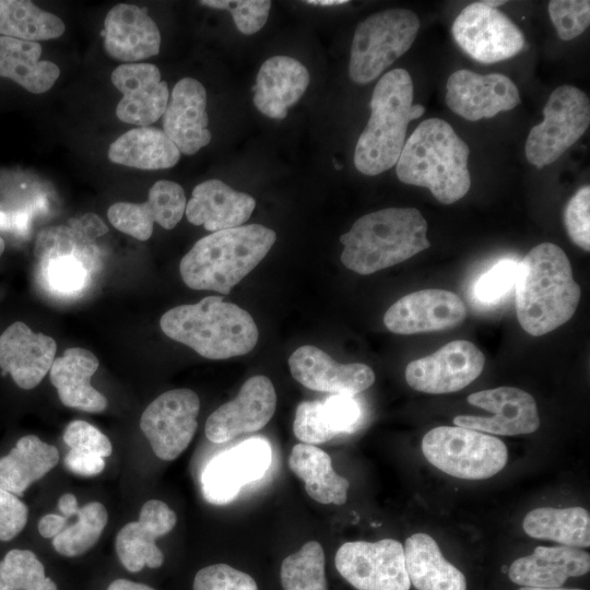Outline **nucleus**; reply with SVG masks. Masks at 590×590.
I'll return each instance as SVG.
<instances>
[{
    "label": "nucleus",
    "instance_id": "obj_1",
    "mask_svg": "<svg viewBox=\"0 0 590 590\" xmlns=\"http://www.w3.org/2000/svg\"><path fill=\"white\" fill-rule=\"evenodd\" d=\"M515 285L518 321L534 337L567 322L579 304L580 286L568 257L552 243L539 244L518 262Z\"/></svg>",
    "mask_w": 590,
    "mask_h": 590
},
{
    "label": "nucleus",
    "instance_id": "obj_2",
    "mask_svg": "<svg viewBox=\"0 0 590 590\" xmlns=\"http://www.w3.org/2000/svg\"><path fill=\"white\" fill-rule=\"evenodd\" d=\"M470 149L442 119L423 120L405 141L396 172L406 185L425 187L444 204L463 198L471 187Z\"/></svg>",
    "mask_w": 590,
    "mask_h": 590
},
{
    "label": "nucleus",
    "instance_id": "obj_3",
    "mask_svg": "<svg viewBox=\"0 0 590 590\" xmlns=\"http://www.w3.org/2000/svg\"><path fill=\"white\" fill-rule=\"evenodd\" d=\"M275 240V232L261 224L213 232L182 257L180 276L192 290L227 295L260 263Z\"/></svg>",
    "mask_w": 590,
    "mask_h": 590
},
{
    "label": "nucleus",
    "instance_id": "obj_4",
    "mask_svg": "<svg viewBox=\"0 0 590 590\" xmlns=\"http://www.w3.org/2000/svg\"><path fill=\"white\" fill-rule=\"evenodd\" d=\"M160 326L168 338L209 359L245 355L259 338L249 312L219 296L176 306L162 316Z\"/></svg>",
    "mask_w": 590,
    "mask_h": 590
},
{
    "label": "nucleus",
    "instance_id": "obj_5",
    "mask_svg": "<svg viewBox=\"0 0 590 590\" xmlns=\"http://www.w3.org/2000/svg\"><path fill=\"white\" fill-rule=\"evenodd\" d=\"M427 222L415 208H386L363 215L340 236L342 263L367 275L427 249Z\"/></svg>",
    "mask_w": 590,
    "mask_h": 590
},
{
    "label": "nucleus",
    "instance_id": "obj_6",
    "mask_svg": "<svg viewBox=\"0 0 590 590\" xmlns=\"http://www.w3.org/2000/svg\"><path fill=\"white\" fill-rule=\"evenodd\" d=\"M425 107L413 104V82L401 68L385 73L370 99V117L354 152L356 169L376 176L393 167L405 143L408 126Z\"/></svg>",
    "mask_w": 590,
    "mask_h": 590
},
{
    "label": "nucleus",
    "instance_id": "obj_7",
    "mask_svg": "<svg viewBox=\"0 0 590 590\" xmlns=\"http://www.w3.org/2000/svg\"><path fill=\"white\" fill-rule=\"evenodd\" d=\"M420 26L417 15L406 9L376 12L358 23L351 46V80L361 85L374 81L411 48Z\"/></svg>",
    "mask_w": 590,
    "mask_h": 590
},
{
    "label": "nucleus",
    "instance_id": "obj_8",
    "mask_svg": "<svg viewBox=\"0 0 590 590\" xmlns=\"http://www.w3.org/2000/svg\"><path fill=\"white\" fill-rule=\"evenodd\" d=\"M429 463L462 480H484L502 471L508 460L504 441L488 434L460 427L437 426L422 439Z\"/></svg>",
    "mask_w": 590,
    "mask_h": 590
},
{
    "label": "nucleus",
    "instance_id": "obj_9",
    "mask_svg": "<svg viewBox=\"0 0 590 590\" xmlns=\"http://www.w3.org/2000/svg\"><path fill=\"white\" fill-rule=\"evenodd\" d=\"M543 117L524 145L527 160L538 168L554 163L583 135L590 123L589 98L576 86L560 85L551 93Z\"/></svg>",
    "mask_w": 590,
    "mask_h": 590
},
{
    "label": "nucleus",
    "instance_id": "obj_10",
    "mask_svg": "<svg viewBox=\"0 0 590 590\" xmlns=\"http://www.w3.org/2000/svg\"><path fill=\"white\" fill-rule=\"evenodd\" d=\"M337 570L357 590H409L404 548L393 539L342 544L334 558Z\"/></svg>",
    "mask_w": 590,
    "mask_h": 590
},
{
    "label": "nucleus",
    "instance_id": "obj_11",
    "mask_svg": "<svg viewBox=\"0 0 590 590\" xmlns=\"http://www.w3.org/2000/svg\"><path fill=\"white\" fill-rule=\"evenodd\" d=\"M458 46L482 63H494L518 55L524 48V36L502 11L481 2L468 4L451 27Z\"/></svg>",
    "mask_w": 590,
    "mask_h": 590
},
{
    "label": "nucleus",
    "instance_id": "obj_12",
    "mask_svg": "<svg viewBox=\"0 0 590 590\" xmlns=\"http://www.w3.org/2000/svg\"><path fill=\"white\" fill-rule=\"evenodd\" d=\"M199 410L198 394L186 388L166 391L146 406L140 428L156 457L170 461L185 451L196 434Z\"/></svg>",
    "mask_w": 590,
    "mask_h": 590
},
{
    "label": "nucleus",
    "instance_id": "obj_13",
    "mask_svg": "<svg viewBox=\"0 0 590 590\" xmlns=\"http://www.w3.org/2000/svg\"><path fill=\"white\" fill-rule=\"evenodd\" d=\"M272 460L268 440L249 438L214 456L201 474V489L206 502L225 505L240 489L263 477Z\"/></svg>",
    "mask_w": 590,
    "mask_h": 590
},
{
    "label": "nucleus",
    "instance_id": "obj_14",
    "mask_svg": "<svg viewBox=\"0 0 590 590\" xmlns=\"http://www.w3.org/2000/svg\"><path fill=\"white\" fill-rule=\"evenodd\" d=\"M485 357L467 340H455L435 353L412 361L405 368V380L414 390L441 394L459 391L482 373Z\"/></svg>",
    "mask_w": 590,
    "mask_h": 590
},
{
    "label": "nucleus",
    "instance_id": "obj_15",
    "mask_svg": "<svg viewBox=\"0 0 590 590\" xmlns=\"http://www.w3.org/2000/svg\"><path fill=\"white\" fill-rule=\"evenodd\" d=\"M467 400L493 415H457L453 418L456 426L503 436L531 434L540 426L534 398L519 388L482 390L471 393Z\"/></svg>",
    "mask_w": 590,
    "mask_h": 590
},
{
    "label": "nucleus",
    "instance_id": "obj_16",
    "mask_svg": "<svg viewBox=\"0 0 590 590\" xmlns=\"http://www.w3.org/2000/svg\"><path fill=\"white\" fill-rule=\"evenodd\" d=\"M276 408V393L272 381L262 375L247 379L238 394L210 414L205 422L206 438L222 444L246 433L264 427Z\"/></svg>",
    "mask_w": 590,
    "mask_h": 590
},
{
    "label": "nucleus",
    "instance_id": "obj_17",
    "mask_svg": "<svg viewBox=\"0 0 590 590\" xmlns=\"http://www.w3.org/2000/svg\"><path fill=\"white\" fill-rule=\"evenodd\" d=\"M521 102L516 84L505 74L476 72L461 69L453 72L446 83V103L460 117L477 121L508 111Z\"/></svg>",
    "mask_w": 590,
    "mask_h": 590
},
{
    "label": "nucleus",
    "instance_id": "obj_18",
    "mask_svg": "<svg viewBox=\"0 0 590 590\" xmlns=\"http://www.w3.org/2000/svg\"><path fill=\"white\" fill-rule=\"evenodd\" d=\"M56 351L51 337L13 320L0 332V376L10 377L22 390L34 389L50 370Z\"/></svg>",
    "mask_w": 590,
    "mask_h": 590
},
{
    "label": "nucleus",
    "instance_id": "obj_19",
    "mask_svg": "<svg viewBox=\"0 0 590 590\" xmlns=\"http://www.w3.org/2000/svg\"><path fill=\"white\" fill-rule=\"evenodd\" d=\"M465 317V305L456 293L429 288L393 303L384 316V323L393 333L414 334L455 328Z\"/></svg>",
    "mask_w": 590,
    "mask_h": 590
},
{
    "label": "nucleus",
    "instance_id": "obj_20",
    "mask_svg": "<svg viewBox=\"0 0 590 590\" xmlns=\"http://www.w3.org/2000/svg\"><path fill=\"white\" fill-rule=\"evenodd\" d=\"M111 82L122 93L116 115L119 120L149 127L165 111L169 99L168 85L161 80L160 69L151 63H126L111 73Z\"/></svg>",
    "mask_w": 590,
    "mask_h": 590
},
{
    "label": "nucleus",
    "instance_id": "obj_21",
    "mask_svg": "<svg viewBox=\"0 0 590 590\" xmlns=\"http://www.w3.org/2000/svg\"><path fill=\"white\" fill-rule=\"evenodd\" d=\"M186 204L182 187L163 179L151 187L146 202L114 203L107 211V217L118 231L144 241L151 237L154 223L173 229L181 220Z\"/></svg>",
    "mask_w": 590,
    "mask_h": 590
},
{
    "label": "nucleus",
    "instance_id": "obj_22",
    "mask_svg": "<svg viewBox=\"0 0 590 590\" xmlns=\"http://www.w3.org/2000/svg\"><path fill=\"white\" fill-rule=\"evenodd\" d=\"M293 378L304 387L332 394L355 396L375 381L374 370L363 363L341 364L314 345H303L288 358Z\"/></svg>",
    "mask_w": 590,
    "mask_h": 590
},
{
    "label": "nucleus",
    "instance_id": "obj_23",
    "mask_svg": "<svg viewBox=\"0 0 590 590\" xmlns=\"http://www.w3.org/2000/svg\"><path fill=\"white\" fill-rule=\"evenodd\" d=\"M177 516L167 504L158 499L148 500L141 508L139 520L123 526L116 536L115 547L122 566L130 573L144 568H158L164 555L156 539L169 533Z\"/></svg>",
    "mask_w": 590,
    "mask_h": 590
},
{
    "label": "nucleus",
    "instance_id": "obj_24",
    "mask_svg": "<svg viewBox=\"0 0 590 590\" xmlns=\"http://www.w3.org/2000/svg\"><path fill=\"white\" fill-rule=\"evenodd\" d=\"M208 125L204 86L196 79L182 78L173 87L163 114V131L180 153L192 155L210 143Z\"/></svg>",
    "mask_w": 590,
    "mask_h": 590
},
{
    "label": "nucleus",
    "instance_id": "obj_25",
    "mask_svg": "<svg viewBox=\"0 0 590 590\" xmlns=\"http://www.w3.org/2000/svg\"><path fill=\"white\" fill-rule=\"evenodd\" d=\"M104 47L113 59L126 62L155 56L161 47V34L145 10L119 3L107 13L104 22Z\"/></svg>",
    "mask_w": 590,
    "mask_h": 590
},
{
    "label": "nucleus",
    "instance_id": "obj_26",
    "mask_svg": "<svg viewBox=\"0 0 590 590\" xmlns=\"http://www.w3.org/2000/svg\"><path fill=\"white\" fill-rule=\"evenodd\" d=\"M310 75L298 60L274 56L260 67L252 86L253 104L264 116L283 119L287 108L296 104L308 87Z\"/></svg>",
    "mask_w": 590,
    "mask_h": 590
},
{
    "label": "nucleus",
    "instance_id": "obj_27",
    "mask_svg": "<svg viewBox=\"0 0 590 590\" xmlns=\"http://www.w3.org/2000/svg\"><path fill=\"white\" fill-rule=\"evenodd\" d=\"M590 570V555L565 545L536 546L532 554L519 557L508 569L509 579L522 587L558 588L570 577Z\"/></svg>",
    "mask_w": 590,
    "mask_h": 590
},
{
    "label": "nucleus",
    "instance_id": "obj_28",
    "mask_svg": "<svg viewBox=\"0 0 590 590\" xmlns=\"http://www.w3.org/2000/svg\"><path fill=\"white\" fill-rule=\"evenodd\" d=\"M255 206L256 201L250 194L237 191L220 179H210L194 187L185 213L191 224L203 225L213 233L243 225Z\"/></svg>",
    "mask_w": 590,
    "mask_h": 590
},
{
    "label": "nucleus",
    "instance_id": "obj_29",
    "mask_svg": "<svg viewBox=\"0 0 590 590\" xmlns=\"http://www.w3.org/2000/svg\"><path fill=\"white\" fill-rule=\"evenodd\" d=\"M97 368V357L78 346L67 349L55 358L49 377L63 405L88 413L106 410L107 399L91 385Z\"/></svg>",
    "mask_w": 590,
    "mask_h": 590
},
{
    "label": "nucleus",
    "instance_id": "obj_30",
    "mask_svg": "<svg viewBox=\"0 0 590 590\" xmlns=\"http://www.w3.org/2000/svg\"><path fill=\"white\" fill-rule=\"evenodd\" d=\"M403 548L410 582L417 590H467L463 573L444 557L427 533L412 534Z\"/></svg>",
    "mask_w": 590,
    "mask_h": 590
},
{
    "label": "nucleus",
    "instance_id": "obj_31",
    "mask_svg": "<svg viewBox=\"0 0 590 590\" xmlns=\"http://www.w3.org/2000/svg\"><path fill=\"white\" fill-rule=\"evenodd\" d=\"M58 461L59 452L55 446L36 435H25L8 455L0 458V488L21 496Z\"/></svg>",
    "mask_w": 590,
    "mask_h": 590
},
{
    "label": "nucleus",
    "instance_id": "obj_32",
    "mask_svg": "<svg viewBox=\"0 0 590 590\" xmlns=\"http://www.w3.org/2000/svg\"><path fill=\"white\" fill-rule=\"evenodd\" d=\"M180 154L166 133L154 127L131 129L108 149V158L113 163L144 170L173 167Z\"/></svg>",
    "mask_w": 590,
    "mask_h": 590
},
{
    "label": "nucleus",
    "instance_id": "obj_33",
    "mask_svg": "<svg viewBox=\"0 0 590 590\" xmlns=\"http://www.w3.org/2000/svg\"><path fill=\"white\" fill-rule=\"evenodd\" d=\"M288 467L305 483V489L314 500L324 505H343L346 502L347 479L334 471L330 456L317 446L294 445Z\"/></svg>",
    "mask_w": 590,
    "mask_h": 590
},
{
    "label": "nucleus",
    "instance_id": "obj_34",
    "mask_svg": "<svg viewBox=\"0 0 590 590\" xmlns=\"http://www.w3.org/2000/svg\"><path fill=\"white\" fill-rule=\"evenodd\" d=\"M42 46L0 36V76L8 78L34 94L45 93L59 78V67L40 60Z\"/></svg>",
    "mask_w": 590,
    "mask_h": 590
},
{
    "label": "nucleus",
    "instance_id": "obj_35",
    "mask_svg": "<svg viewBox=\"0 0 590 590\" xmlns=\"http://www.w3.org/2000/svg\"><path fill=\"white\" fill-rule=\"evenodd\" d=\"M522 528L534 539L570 547L590 546V515L583 507L534 508L524 516Z\"/></svg>",
    "mask_w": 590,
    "mask_h": 590
},
{
    "label": "nucleus",
    "instance_id": "obj_36",
    "mask_svg": "<svg viewBox=\"0 0 590 590\" xmlns=\"http://www.w3.org/2000/svg\"><path fill=\"white\" fill-rule=\"evenodd\" d=\"M64 28L60 17L32 1L0 0V36L37 43L60 37Z\"/></svg>",
    "mask_w": 590,
    "mask_h": 590
},
{
    "label": "nucleus",
    "instance_id": "obj_37",
    "mask_svg": "<svg viewBox=\"0 0 590 590\" xmlns=\"http://www.w3.org/2000/svg\"><path fill=\"white\" fill-rule=\"evenodd\" d=\"M34 255L37 261L59 256H76L95 271L101 267L95 240L71 225L50 226L40 231L35 240Z\"/></svg>",
    "mask_w": 590,
    "mask_h": 590
},
{
    "label": "nucleus",
    "instance_id": "obj_38",
    "mask_svg": "<svg viewBox=\"0 0 590 590\" xmlns=\"http://www.w3.org/2000/svg\"><path fill=\"white\" fill-rule=\"evenodd\" d=\"M75 516L76 521L52 539L55 551L67 557L87 552L98 541L108 521V512L98 502L85 504Z\"/></svg>",
    "mask_w": 590,
    "mask_h": 590
},
{
    "label": "nucleus",
    "instance_id": "obj_39",
    "mask_svg": "<svg viewBox=\"0 0 590 590\" xmlns=\"http://www.w3.org/2000/svg\"><path fill=\"white\" fill-rule=\"evenodd\" d=\"M280 578L283 590H328L322 546L317 541H309L286 556Z\"/></svg>",
    "mask_w": 590,
    "mask_h": 590
},
{
    "label": "nucleus",
    "instance_id": "obj_40",
    "mask_svg": "<svg viewBox=\"0 0 590 590\" xmlns=\"http://www.w3.org/2000/svg\"><path fill=\"white\" fill-rule=\"evenodd\" d=\"M0 590H58L45 567L28 550L13 548L0 560Z\"/></svg>",
    "mask_w": 590,
    "mask_h": 590
},
{
    "label": "nucleus",
    "instance_id": "obj_41",
    "mask_svg": "<svg viewBox=\"0 0 590 590\" xmlns=\"http://www.w3.org/2000/svg\"><path fill=\"white\" fill-rule=\"evenodd\" d=\"M42 284L49 292L62 296L80 294L95 270L76 256H59L37 261Z\"/></svg>",
    "mask_w": 590,
    "mask_h": 590
},
{
    "label": "nucleus",
    "instance_id": "obj_42",
    "mask_svg": "<svg viewBox=\"0 0 590 590\" xmlns=\"http://www.w3.org/2000/svg\"><path fill=\"white\" fill-rule=\"evenodd\" d=\"M548 15L563 40H571L581 35L590 24V2L588 0H552Z\"/></svg>",
    "mask_w": 590,
    "mask_h": 590
},
{
    "label": "nucleus",
    "instance_id": "obj_43",
    "mask_svg": "<svg viewBox=\"0 0 590 590\" xmlns=\"http://www.w3.org/2000/svg\"><path fill=\"white\" fill-rule=\"evenodd\" d=\"M199 3L209 8L228 10L237 30L244 35H252L260 31L271 9L269 0H203Z\"/></svg>",
    "mask_w": 590,
    "mask_h": 590
},
{
    "label": "nucleus",
    "instance_id": "obj_44",
    "mask_svg": "<svg viewBox=\"0 0 590 590\" xmlns=\"http://www.w3.org/2000/svg\"><path fill=\"white\" fill-rule=\"evenodd\" d=\"M293 432L298 440L308 445L323 444L337 436L323 417L319 400L303 401L297 405Z\"/></svg>",
    "mask_w": 590,
    "mask_h": 590
},
{
    "label": "nucleus",
    "instance_id": "obj_45",
    "mask_svg": "<svg viewBox=\"0 0 590 590\" xmlns=\"http://www.w3.org/2000/svg\"><path fill=\"white\" fill-rule=\"evenodd\" d=\"M193 590H258V586L250 575L226 564H214L196 574Z\"/></svg>",
    "mask_w": 590,
    "mask_h": 590
},
{
    "label": "nucleus",
    "instance_id": "obj_46",
    "mask_svg": "<svg viewBox=\"0 0 590 590\" xmlns=\"http://www.w3.org/2000/svg\"><path fill=\"white\" fill-rule=\"evenodd\" d=\"M518 262L504 259L479 278L473 287V294L483 304L499 300L515 284Z\"/></svg>",
    "mask_w": 590,
    "mask_h": 590
},
{
    "label": "nucleus",
    "instance_id": "obj_47",
    "mask_svg": "<svg viewBox=\"0 0 590 590\" xmlns=\"http://www.w3.org/2000/svg\"><path fill=\"white\" fill-rule=\"evenodd\" d=\"M590 187H581L568 201L564 224L570 240L581 249L590 250Z\"/></svg>",
    "mask_w": 590,
    "mask_h": 590
},
{
    "label": "nucleus",
    "instance_id": "obj_48",
    "mask_svg": "<svg viewBox=\"0 0 590 590\" xmlns=\"http://www.w3.org/2000/svg\"><path fill=\"white\" fill-rule=\"evenodd\" d=\"M322 414L335 434L351 432L361 417V406L353 396L332 394L322 402Z\"/></svg>",
    "mask_w": 590,
    "mask_h": 590
},
{
    "label": "nucleus",
    "instance_id": "obj_49",
    "mask_svg": "<svg viewBox=\"0 0 590 590\" xmlns=\"http://www.w3.org/2000/svg\"><path fill=\"white\" fill-rule=\"evenodd\" d=\"M63 441L70 448L86 450L103 458L109 457L113 451L111 442L107 436L82 420L72 421L66 426Z\"/></svg>",
    "mask_w": 590,
    "mask_h": 590
},
{
    "label": "nucleus",
    "instance_id": "obj_50",
    "mask_svg": "<svg viewBox=\"0 0 590 590\" xmlns=\"http://www.w3.org/2000/svg\"><path fill=\"white\" fill-rule=\"evenodd\" d=\"M27 506L14 494L0 488V541L14 539L26 526Z\"/></svg>",
    "mask_w": 590,
    "mask_h": 590
},
{
    "label": "nucleus",
    "instance_id": "obj_51",
    "mask_svg": "<svg viewBox=\"0 0 590 590\" xmlns=\"http://www.w3.org/2000/svg\"><path fill=\"white\" fill-rule=\"evenodd\" d=\"M66 468L82 476H94L99 474L105 468L104 458L81 449L71 448L64 457Z\"/></svg>",
    "mask_w": 590,
    "mask_h": 590
},
{
    "label": "nucleus",
    "instance_id": "obj_52",
    "mask_svg": "<svg viewBox=\"0 0 590 590\" xmlns=\"http://www.w3.org/2000/svg\"><path fill=\"white\" fill-rule=\"evenodd\" d=\"M69 225L75 227L93 240H96L97 237L108 232L104 222L94 213H86L79 217L70 219Z\"/></svg>",
    "mask_w": 590,
    "mask_h": 590
},
{
    "label": "nucleus",
    "instance_id": "obj_53",
    "mask_svg": "<svg viewBox=\"0 0 590 590\" xmlns=\"http://www.w3.org/2000/svg\"><path fill=\"white\" fill-rule=\"evenodd\" d=\"M67 523V518L56 514H48L40 518L37 528L43 538L50 539L59 534Z\"/></svg>",
    "mask_w": 590,
    "mask_h": 590
},
{
    "label": "nucleus",
    "instance_id": "obj_54",
    "mask_svg": "<svg viewBox=\"0 0 590 590\" xmlns=\"http://www.w3.org/2000/svg\"><path fill=\"white\" fill-rule=\"evenodd\" d=\"M58 508L66 518L75 516L79 510L76 497L71 493L63 494L58 500Z\"/></svg>",
    "mask_w": 590,
    "mask_h": 590
},
{
    "label": "nucleus",
    "instance_id": "obj_55",
    "mask_svg": "<svg viewBox=\"0 0 590 590\" xmlns=\"http://www.w3.org/2000/svg\"><path fill=\"white\" fill-rule=\"evenodd\" d=\"M107 590H155V589L144 583L134 582L128 579L119 578L110 582L109 586L107 587Z\"/></svg>",
    "mask_w": 590,
    "mask_h": 590
},
{
    "label": "nucleus",
    "instance_id": "obj_56",
    "mask_svg": "<svg viewBox=\"0 0 590 590\" xmlns=\"http://www.w3.org/2000/svg\"><path fill=\"white\" fill-rule=\"evenodd\" d=\"M304 2L306 4L320 5V7H332V5H341V4L349 3L347 0H307Z\"/></svg>",
    "mask_w": 590,
    "mask_h": 590
},
{
    "label": "nucleus",
    "instance_id": "obj_57",
    "mask_svg": "<svg viewBox=\"0 0 590 590\" xmlns=\"http://www.w3.org/2000/svg\"><path fill=\"white\" fill-rule=\"evenodd\" d=\"M518 590H583V589H576V588H534V587H521Z\"/></svg>",
    "mask_w": 590,
    "mask_h": 590
},
{
    "label": "nucleus",
    "instance_id": "obj_58",
    "mask_svg": "<svg viewBox=\"0 0 590 590\" xmlns=\"http://www.w3.org/2000/svg\"><path fill=\"white\" fill-rule=\"evenodd\" d=\"M484 3L487 4L491 8L497 9L499 5L505 4L506 1L505 0L504 1H492V0L489 1L488 0V1H484Z\"/></svg>",
    "mask_w": 590,
    "mask_h": 590
},
{
    "label": "nucleus",
    "instance_id": "obj_59",
    "mask_svg": "<svg viewBox=\"0 0 590 590\" xmlns=\"http://www.w3.org/2000/svg\"><path fill=\"white\" fill-rule=\"evenodd\" d=\"M5 250V241L4 239L0 236V257L3 255Z\"/></svg>",
    "mask_w": 590,
    "mask_h": 590
}]
</instances>
